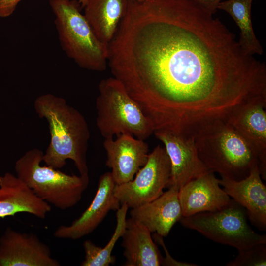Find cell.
<instances>
[{
    "instance_id": "cell-1",
    "label": "cell",
    "mask_w": 266,
    "mask_h": 266,
    "mask_svg": "<svg viewBox=\"0 0 266 266\" xmlns=\"http://www.w3.org/2000/svg\"><path fill=\"white\" fill-rule=\"evenodd\" d=\"M196 0H129L108 65L154 132L192 135L266 96V66Z\"/></svg>"
},
{
    "instance_id": "cell-2",
    "label": "cell",
    "mask_w": 266,
    "mask_h": 266,
    "mask_svg": "<svg viewBox=\"0 0 266 266\" xmlns=\"http://www.w3.org/2000/svg\"><path fill=\"white\" fill-rule=\"evenodd\" d=\"M34 107L38 116L47 120L50 134L42 161L60 169L70 159L80 175L88 174L87 153L90 133L83 115L65 99L51 93L38 97Z\"/></svg>"
},
{
    "instance_id": "cell-3",
    "label": "cell",
    "mask_w": 266,
    "mask_h": 266,
    "mask_svg": "<svg viewBox=\"0 0 266 266\" xmlns=\"http://www.w3.org/2000/svg\"><path fill=\"white\" fill-rule=\"evenodd\" d=\"M199 157L209 171L239 181L256 166L258 159L244 139L226 121L217 120L194 135Z\"/></svg>"
},
{
    "instance_id": "cell-4",
    "label": "cell",
    "mask_w": 266,
    "mask_h": 266,
    "mask_svg": "<svg viewBox=\"0 0 266 266\" xmlns=\"http://www.w3.org/2000/svg\"><path fill=\"white\" fill-rule=\"evenodd\" d=\"M59 42L66 55L80 67L103 71L108 66V45L96 36L75 0H50Z\"/></svg>"
},
{
    "instance_id": "cell-5",
    "label": "cell",
    "mask_w": 266,
    "mask_h": 266,
    "mask_svg": "<svg viewBox=\"0 0 266 266\" xmlns=\"http://www.w3.org/2000/svg\"><path fill=\"white\" fill-rule=\"evenodd\" d=\"M43 154L38 148L27 151L15 162L16 176L50 205L61 210L73 207L89 185V175H69L46 165L41 166Z\"/></svg>"
},
{
    "instance_id": "cell-6",
    "label": "cell",
    "mask_w": 266,
    "mask_h": 266,
    "mask_svg": "<svg viewBox=\"0 0 266 266\" xmlns=\"http://www.w3.org/2000/svg\"><path fill=\"white\" fill-rule=\"evenodd\" d=\"M98 91L96 123L103 137L129 134L145 140L154 133L151 122L118 79L101 80Z\"/></svg>"
},
{
    "instance_id": "cell-7",
    "label": "cell",
    "mask_w": 266,
    "mask_h": 266,
    "mask_svg": "<svg viewBox=\"0 0 266 266\" xmlns=\"http://www.w3.org/2000/svg\"><path fill=\"white\" fill-rule=\"evenodd\" d=\"M246 210L233 199L222 209L198 213L180 220L185 227L194 230L219 243L238 251L266 244V236L255 232L247 223Z\"/></svg>"
},
{
    "instance_id": "cell-8",
    "label": "cell",
    "mask_w": 266,
    "mask_h": 266,
    "mask_svg": "<svg viewBox=\"0 0 266 266\" xmlns=\"http://www.w3.org/2000/svg\"><path fill=\"white\" fill-rule=\"evenodd\" d=\"M171 173L169 158L164 147L156 146L145 164L130 181L115 185L114 195L120 204L133 208L153 200L167 188Z\"/></svg>"
},
{
    "instance_id": "cell-9",
    "label": "cell",
    "mask_w": 266,
    "mask_h": 266,
    "mask_svg": "<svg viewBox=\"0 0 266 266\" xmlns=\"http://www.w3.org/2000/svg\"><path fill=\"white\" fill-rule=\"evenodd\" d=\"M155 137L164 144L171 165L167 188L177 190L190 181L209 172L200 160L194 137L157 131Z\"/></svg>"
},
{
    "instance_id": "cell-10",
    "label": "cell",
    "mask_w": 266,
    "mask_h": 266,
    "mask_svg": "<svg viewBox=\"0 0 266 266\" xmlns=\"http://www.w3.org/2000/svg\"><path fill=\"white\" fill-rule=\"evenodd\" d=\"M111 172L99 178L96 194L89 206L69 225H61L54 233L55 237L76 240L93 232L111 210H117L121 204L114 195L115 186Z\"/></svg>"
},
{
    "instance_id": "cell-11",
    "label": "cell",
    "mask_w": 266,
    "mask_h": 266,
    "mask_svg": "<svg viewBox=\"0 0 266 266\" xmlns=\"http://www.w3.org/2000/svg\"><path fill=\"white\" fill-rule=\"evenodd\" d=\"M49 246L33 233L7 228L0 236V266H60Z\"/></svg>"
},
{
    "instance_id": "cell-12",
    "label": "cell",
    "mask_w": 266,
    "mask_h": 266,
    "mask_svg": "<svg viewBox=\"0 0 266 266\" xmlns=\"http://www.w3.org/2000/svg\"><path fill=\"white\" fill-rule=\"evenodd\" d=\"M266 98L255 99L235 107L226 120L248 143L258 159L262 179L266 178Z\"/></svg>"
},
{
    "instance_id": "cell-13",
    "label": "cell",
    "mask_w": 266,
    "mask_h": 266,
    "mask_svg": "<svg viewBox=\"0 0 266 266\" xmlns=\"http://www.w3.org/2000/svg\"><path fill=\"white\" fill-rule=\"evenodd\" d=\"M103 145L106 153V166L111 169L116 185L131 181L146 163L149 146L144 140L129 134L105 138Z\"/></svg>"
},
{
    "instance_id": "cell-14",
    "label": "cell",
    "mask_w": 266,
    "mask_h": 266,
    "mask_svg": "<svg viewBox=\"0 0 266 266\" xmlns=\"http://www.w3.org/2000/svg\"><path fill=\"white\" fill-rule=\"evenodd\" d=\"M178 198L182 217L220 210L232 200L221 188L219 179L211 171L181 187L178 190Z\"/></svg>"
},
{
    "instance_id": "cell-15",
    "label": "cell",
    "mask_w": 266,
    "mask_h": 266,
    "mask_svg": "<svg viewBox=\"0 0 266 266\" xmlns=\"http://www.w3.org/2000/svg\"><path fill=\"white\" fill-rule=\"evenodd\" d=\"M258 166H255L246 178L235 181L221 177L220 185L232 199L247 212L251 223L258 229H266V187Z\"/></svg>"
},
{
    "instance_id": "cell-16",
    "label": "cell",
    "mask_w": 266,
    "mask_h": 266,
    "mask_svg": "<svg viewBox=\"0 0 266 266\" xmlns=\"http://www.w3.org/2000/svg\"><path fill=\"white\" fill-rule=\"evenodd\" d=\"M130 214V218L141 223L151 233L166 237L174 224L182 218L178 190L168 188L153 200L131 208Z\"/></svg>"
},
{
    "instance_id": "cell-17",
    "label": "cell",
    "mask_w": 266,
    "mask_h": 266,
    "mask_svg": "<svg viewBox=\"0 0 266 266\" xmlns=\"http://www.w3.org/2000/svg\"><path fill=\"white\" fill-rule=\"evenodd\" d=\"M51 205L37 197L16 175L6 172L0 176V218L27 213L44 219Z\"/></svg>"
},
{
    "instance_id": "cell-18",
    "label": "cell",
    "mask_w": 266,
    "mask_h": 266,
    "mask_svg": "<svg viewBox=\"0 0 266 266\" xmlns=\"http://www.w3.org/2000/svg\"><path fill=\"white\" fill-rule=\"evenodd\" d=\"M144 226L131 218L127 219L122 236L125 266H159L163 258Z\"/></svg>"
},
{
    "instance_id": "cell-19",
    "label": "cell",
    "mask_w": 266,
    "mask_h": 266,
    "mask_svg": "<svg viewBox=\"0 0 266 266\" xmlns=\"http://www.w3.org/2000/svg\"><path fill=\"white\" fill-rule=\"evenodd\" d=\"M128 0H88L84 16L97 38L109 45L126 14Z\"/></svg>"
},
{
    "instance_id": "cell-20",
    "label": "cell",
    "mask_w": 266,
    "mask_h": 266,
    "mask_svg": "<svg viewBox=\"0 0 266 266\" xmlns=\"http://www.w3.org/2000/svg\"><path fill=\"white\" fill-rule=\"evenodd\" d=\"M253 0H227L221 1L217 9L228 13L240 31L238 43L247 54L261 55L263 48L257 38L252 26L251 7Z\"/></svg>"
},
{
    "instance_id": "cell-21",
    "label": "cell",
    "mask_w": 266,
    "mask_h": 266,
    "mask_svg": "<svg viewBox=\"0 0 266 266\" xmlns=\"http://www.w3.org/2000/svg\"><path fill=\"white\" fill-rule=\"evenodd\" d=\"M129 207L126 204H121L116 212V226L113 235L104 247L96 245L90 240L83 243L85 256L81 266H109L115 260L112 251L119 239L123 234L127 225L126 216Z\"/></svg>"
},
{
    "instance_id": "cell-22",
    "label": "cell",
    "mask_w": 266,
    "mask_h": 266,
    "mask_svg": "<svg viewBox=\"0 0 266 266\" xmlns=\"http://www.w3.org/2000/svg\"><path fill=\"white\" fill-rule=\"evenodd\" d=\"M235 258L229 262L228 266H265L266 244H258L249 249L238 251Z\"/></svg>"
},
{
    "instance_id": "cell-23",
    "label": "cell",
    "mask_w": 266,
    "mask_h": 266,
    "mask_svg": "<svg viewBox=\"0 0 266 266\" xmlns=\"http://www.w3.org/2000/svg\"><path fill=\"white\" fill-rule=\"evenodd\" d=\"M153 236H154V238L156 240H157L161 245L163 246V247L164 248V249L165 251L167 254V256L165 258L163 259V263L162 265L163 266H197V265H194V264H191V263H184V262H181L179 261H177L175 260H174L173 258H172L170 255L167 253V250L165 247V245H164V243L163 241V237L158 235L156 233H155Z\"/></svg>"
},
{
    "instance_id": "cell-24",
    "label": "cell",
    "mask_w": 266,
    "mask_h": 266,
    "mask_svg": "<svg viewBox=\"0 0 266 266\" xmlns=\"http://www.w3.org/2000/svg\"><path fill=\"white\" fill-rule=\"evenodd\" d=\"M21 0H0V17L5 18L10 16Z\"/></svg>"
},
{
    "instance_id": "cell-25",
    "label": "cell",
    "mask_w": 266,
    "mask_h": 266,
    "mask_svg": "<svg viewBox=\"0 0 266 266\" xmlns=\"http://www.w3.org/2000/svg\"><path fill=\"white\" fill-rule=\"evenodd\" d=\"M222 0H196L204 9L213 15L216 12L218 4Z\"/></svg>"
},
{
    "instance_id": "cell-26",
    "label": "cell",
    "mask_w": 266,
    "mask_h": 266,
    "mask_svg": "<svg viewBox=\"0 0 266 266\" xmlns=\"http://www.w3.org/2000/svg\"><path fill=\"white\" fill-rule=\"evenodd\" d=\"M76 0L80 5L82 7H84L86 4L88 0Z\"/></svg>"
},
{
    "instance_id": "cell-27",
    "label": "cell",
    "mask_w": 266,
    "mask_h": 266,
    "mask_svg": "<svg viewBox=\"0 0 266 266\" xmlns=\"http://www.w3.org/2000/svg\"><path fill=\"white\" fill-rule=\"evenodd\" d=\"M135 0V1H141L143 0Z\"/></svg>"
}]
</instances>
